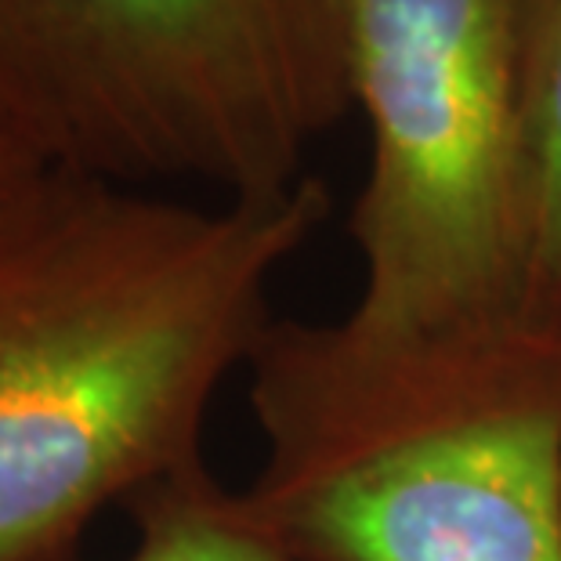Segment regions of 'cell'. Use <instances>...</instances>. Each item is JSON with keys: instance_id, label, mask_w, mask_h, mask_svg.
I'll return each mask as SVG.
<instances>
[{"instance_id": "cell-1", "label": "cell", "mask_w": 561, "mask_h": 561, "mask_svg": "<svg viewBox=\"0 0 561 561\" xmlns=\"http://www.w3.org/2000/svg\"><path fill=\"white\" fill-rule=\"evenodd\" d=\"M330 214L316 178L218 207L55 171L0 229V561H66L203 463V424Z\"/></svg>"}, {"instance_id": "cell-2", "label": "cell", "mask_w": 561, "mask_h": 561, "mask_svg": "<svg viewBox=\"0 0 561 561\" xmlns=\"http://www.w3.org/2000/svg\"><path fill=\"white\" fill-rule=\"evenodd\" d=\"M243 518L294 561H561V327L272 319Z\"/></svg>"}, {"instance_id": "cell-3", "label": "cell", "mask_w": 561, "mask_h": 561, "mask_svg": "<svg viewBox=\"0 0 561 561\" xmlns=\"http://www.w3.org/2000/svg\"><path fill=\"white\" fill-rule=\"evenodd\" d=\"M0 99L62 171L279 196L355 105L348 0H0Z\"/></svg>"}, {"instance_id": "cell-4", "label": "cell", "mask_w": 561, "mask_h": 561, "mask_svg": "<svg viewBox=\"0 0 561 561\" xmlns=\"http://www.w3.org/2000/svg\"><path fill=\"white\" fill-rule=\"evenodd\" d=\"M369 171L348 319L449 330L533 319L515 0H348Z\"/></svg>"}, {"instance_id": "cell-5", "label": "cell", "mask_w": 561, "mask_h": 561, "mask_svg": "<svg viewBox=\"0 0 561 561\" xmlns=\"http://www.w3.org/2000/svg\"><path fill=\"white\" fill-rule=\"evenodd\" d=\"M515 51L529 163V308L561 327V0H515Z\"/></svg>"}, {"instance_id": "cell-6", "label": "cell", "mask_w": 561, "mask_h": 561, "mask_svg": "<svg viewBox=\"0 0 561 561\" xmlns=\"http://www.w3.org/2000/svg\"><path fill=\"white\" fill-rule=\"evenodd\" d=\"M135 551L124 561H294L276 540L254 529L207 463L174 474L130 500Z\"/></svg>"}, {"instance_id": "cell-7", "label": "cell", "mask_w": 561, "mask_h": 561, "mask_svg": "<svg viewBox=\"0 0 561 561\" xmlns=\"http://www.w3.org/2000/svg\"><path fill=\"white\" fill-rule=\"evenodd\" d=\"M55 171L62 167L51 163L26 124L0 99V229L51 182Z\"/></svg>"}]
</instances>
